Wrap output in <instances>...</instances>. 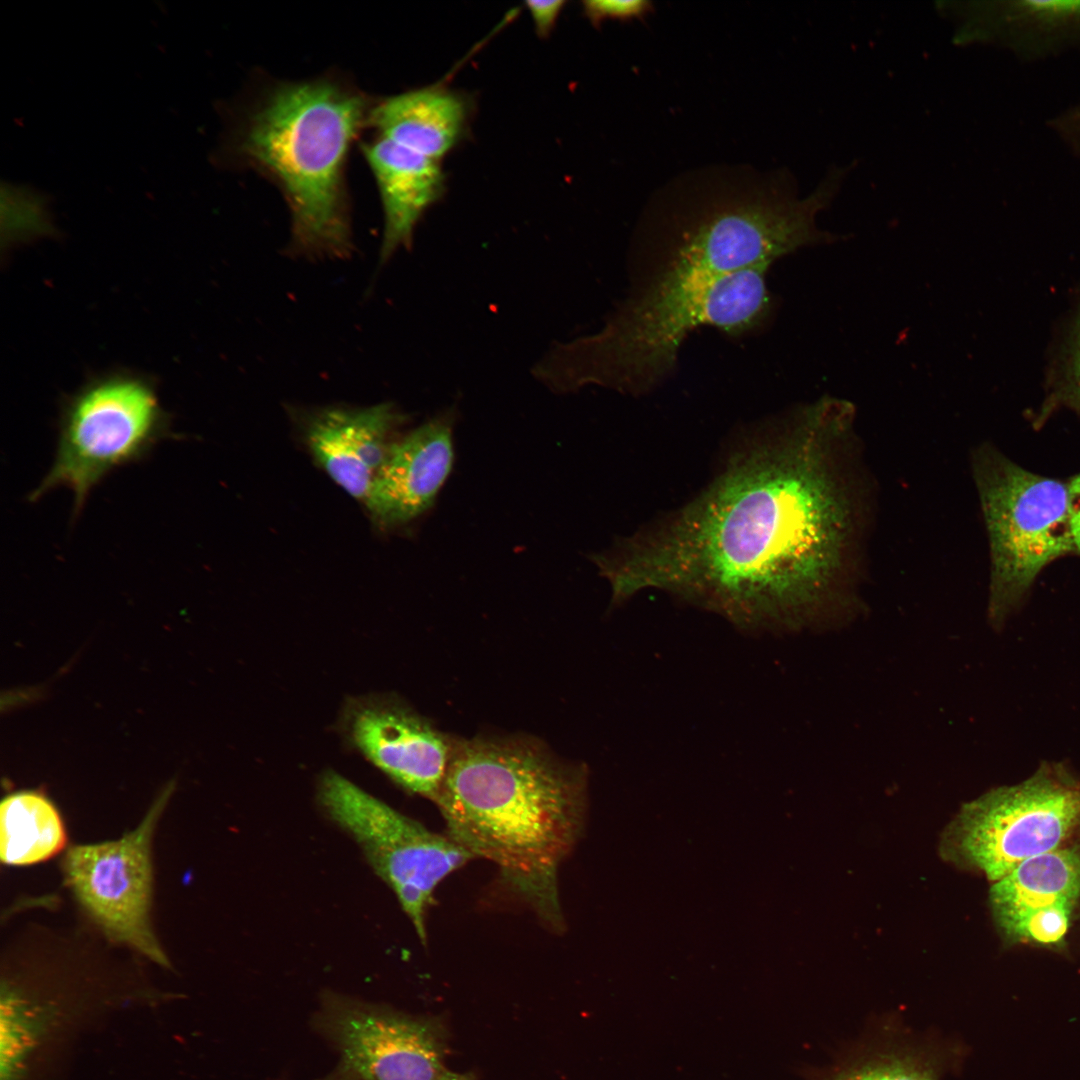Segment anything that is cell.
Returning a JSON list of instances; mask_svg holds the SVG:
<instances>
[{"mask_svg": "<svg viewBox=\"0 0 1080 1080\" xmlns=\"http://www.w3.org/2000/svg\"><path fill=\"white\" fill-rule=\"evenodd\" d=\"M168 416L152 385L135 376H107L66 401L51 468L30 501L54 488L74 495V515L113 470L143 459L170 435Z\"/></svg>", "mask_w": 1080, "mask_h": 1080, "instance_id": "7", "label": "cell"}, {"mask_svg": "<svg viewBox=\"0 0 1080 1080\" xmlns=\"http://www.w3.org/2000/svg\"><path fill=\"white\" fill-rule=\"evenodd\" d=\"M169 792L133 831L113 841L71 846L62 862L67 886L105 935L163 967L170 963L150 920L151 845Z\"/></svg>", "mask_w": 1080, "mask_h": 1080, "instance_id": "9", "label": "cell"}, {"mask_svg": "<svg viewBox=\"0 0 1080 1080\" xmlns=\"http://www.w3.org/2000/svg\"><path fill=\"white\" fill-rule=\"evenodd\" d=\"M46 1017L12 993L1 1001V1080H18Z\"/></svg>", "mask_w": 1080, "mask_h": 1080, "instance_id": "19", "label": "cell"}, {"mask_svg": "<svg viewBox=\"0 0 1080 1080\" xmlns=\"http://www.w3.org/2000/svg\"><path fill=\"white\" fill-rule=\"evenodd\" d=\"M1021 5L1030 14L1047 19L1080 16V0H1029Z\"/></svg>", "mask_w": 1080, "mask_h": 1080, "instance_id": "21", "label": "cell"}, {"mask_svg": "<svg viewBox=\"0 0 1080 1080\" xmlns=\"http://www.w3.org/2000/svg\"><path fill=\"white\" fill-rule=\"evenodd\" d=\"M466 120L462 96L430 86L376 98L366 131L439 160L458 143Z\"/></svg>", "mask_w": 1080, "mask_h": 1080, "instance_id": "16", "label": "cell"}, {"mask_svg": "<svg viewBox=\"0 0 1080 1080\" xmlns=\"http://www.w3.org/2000/svg\"><path fill=\"white\" fill-rule=\"evenodd\" d=\"M376 98L336 73L274 80L231 113L216 153L274 184L290 214L288 256L344 260L355 250L346 168Z\"/></svg>", "mask_w": 1080, "mask_h": 1080, "instance_id": "3", "label": "cell"}, {"mask_svg": "<svg viewBox=\"0 0 1080 1080\" xmlns=\"http://www.w3.org/2000/svg\"><path fill=\"white\" fill-rule=\"evenodd\" d=\"M361 152L374 176L383 211L378 265L410 248L416 226L444 191L439 160L369 133Z\"/></svg>", "mask_w": 1080, "mask_h": 1080, "instance_id": "15", "label": "cell"}, {"mask_svg": "<svg viewBox=\"0 0 1080 1080\" xmlns=\"http://www.w3.org/2000/svg\"><path fill=\"white\" fill-rule=\"evenodd\" d=\"M812 237L804 206L769 179L711 171L667 184L632 235L626 297L582 339L585 362L617 390L652 391L673 374L696 328L732 337L750 328L756 302L743 269H769Z\"/></svg>", "mask_w": 1080, "mask_h": 1080, "instance_id": "2", "label": "cell"}, {"mask_svg": "<svg viewBox=\"0 0 1080 1080\" xmlns=\"http://www.w3.org/2000/svg\"><path fill=\"white\" fill-rule=\"evenodd\" d=\"M583 7L593 24L605 19L641 18L653 9L652 3L645 0H589L583 2Z\"/></svg>", "mask_w": 1080, "mask_h": 1080, "instance_id": "20", "label": "cell"}, {"mask_svg": "<svg viewBox=\"0 0 1080 1080\" xmlns=\"http://www.w3.org/2000/svg\"><path fill=\"white\" fill-rule=\"evenodd\" d=\"M437 1080H474L469 1073H459L446 1070Z\"/></svg>", "mask_w": 1080, "mask_h": 1080, "instance_id": "25", "label": "cell"}, {"mask_svg": "<svg viewBox=\"0 0 1080 1080\" xmlns=\"http://www.w3.org/2000/svg\"><path fill=\"white\" fill-rule=\"evenodd\" d=\"M1063 399L1070 405L1080 408V324L1077 330L1067 382L1063 390Z\"/></svg>", "mask_w": 1080, "mask_h": 1080, "instance_id": "23", "label": "cell"}, {"mask_svg": "<svg viewBox=\"0 0 1080 1080\" xmlns=\"http://www.w3.org/2000/svg\"><path fill=\"white\" fill-rule=\"evenodd\" d=\"M565 1H528L527 8L539 35H547L555 24Z\"/></svg>", "mask_w": 1080, "mask_h": 1080, "instance_id": "22", "label": "cell"}, {"mask_svg": "<svg viewBox=\"0 0 1080 1080\" xmlns=\"http://www.w3.org/2000/svg\"><path fill=\"white\" fill-rule=\"evenodd\" d=\"M852 416L849 402L823 397L759 430L693 500L593 556L613 600L658 589L745 630L809 622L849 533L830 454Z\"/></svg>", "mask_w": 1080, "mask_h": 1080, "instance_id": "1", "label": "cell"}, {"mask_svg": "<svg viewBox=\"0 0 1080 1080\" xmlns=\"http://www.w3.org/2000/svg\"><path fill=\"white\" fill-rule=\"evenodd\" d=\"M66 843L61 817L37 791H19L0 806V858L4 864L30 865L59 853Z\"/></svg>", "mask_w": 1080, "mask_h": 1080, "instance_id": "17", "label": "cell"}, {"mask_svg": "<svg viewBox=\"0 0 1080 1080\" xmlns=\"http://www.w3.org/2000/svg\"><path fill=\"white\" fill-rule=\"evenodd\" d=\"M1080 822V781L1043 763L1026 781L966 803L945 829L940 850L954 864L995 882L1022 862L1058 849Z\"/></svg>", "mask_w": 1080, "mask_h": 1080, "instance_id": "6", "label": "cell"}, {"mask_svg": "<svg viewBox=\"0 0 1080 1080\" xmlns=\"http://www.w3.org/2000/svg\"><path fill=\"white\" fill-rule=\"evenodd\" d=\"M406 419L391 402L326 406L302 415L305 439L315 460L335 483L363 503L396 441L397 428Z\"/></svg>", "mask_w": 1080, "mask_h": 1080, "instance_id": "12", "label": "cell"}, {"mask_svg": "<svg viewBox=\"0 0 1080 1080\" xmlns=\"http://www.w3.org/2000/svg\"><path fill=\"white\" fill-rule=\"evenodd\" d=\"M319 800L394 891L425 943L426 913L434 890L473 856L448 835L428 830L337 773L323 776Z\"/></svg>", "mask_w": 1080, "mask_h": 1080, "instance_id": "8", "label": "cell"}, {"mask_svg": "<svg viewBox=\"0 0 1080 1080\" xmlns=\"http://www.w3.org/2000/svg\"><path fill=\"white\" fill-rule=\"evenodd\" d=\"M1068 511L1074 551L1080 555V473L1067 482Z\"/></svg>", "mask_w": 1080, "mask_h": 1080, "instance_id": "24", "label": "cell"}, {"mask_svg": "<svg viewBox=\"0 0 1080 1080\" xmlns=\"http://www.w3.org/2000/svg\"><path fill=\"white\" fill-rule=\"evenodd\" d=\"M454 419L447 410L392 444L364 503L377 523L405 524L433 505L453 465Z\"/></svg>", "mask_w": 1080, "mask_h": 1080, "instance_id": "13", "label": "cell"}, {"mask_svg": "<svg viewBox=\"0 0 1080 1080\" xmlns=\"http://www.w3.org/2000/svg\"><path fill=\"white\" fill-rule=\"evenodd\" d=\"M350 732L377 768L408 791L434 801L451 744L426 720L399 705L365 704L353 712Z\"/></svg>", "mask_w": 1080, "mask_h": 1080, "instance_id": "14", "label": "cell"}, {"mask_svg": "<svg viewBox=\"0 0 1080 1080\" xmlns=\"http://www.w3.org/2000/svg\"><path fill=\"white\" fill-rule=\"evenodd\" d=\"M1080 896V848L1030 858L993 882L990 904L1011 939L1053 945L1065 936Z\"/></svg>", "mask_w": 1080, "mask_h": 1080, "instance_id": "11", "label": "cell"}, {"mask_svg": "<svg viewBox=\"0 0 1080 1080\" xmlns=\"http://www.w3.org/2000/svg\"><path fill=\"white\" fill-rule=\"evenodd\" d=\"M325 1016L338 1080H437L447 1070L444 1032L430 1020L336 997Z\"/></svg>", "mask_w": 1080, "mask_h": 1080, "instance_id": "10", "label": "cell"}, {"mask_svg": "<svg viewBox=\"0 0 1080 1080\" xmlns=\"http://www.w3.org/2000/svg\"><path fill=\"white\" fill-rule=\"evenodd\" d=\"M945 1058L927 1044L885 1039L861 1047L815 1080H941Z\"/></svg>", "mask_w": 1080, "mask_h": 1080, "instance_id": "18", "label": "cell"}, {"mask_svg": "<svg viewBox=\"0 0 1080 1080\" xmlns=\"http://www.w3.org/2000/svg\"><path fill=\"white\" fill-rule=\"evenodd\" d=\"M975 466L991 553L988 615L1000 626L1045 566L1075 553L1068 487L992 449L982 450Z\"/></svg>", "mask_w": 1080, "mask_h": 1080, "instance_id": "5", "label": "cell"}, {"mask_svg": "<svg viewBox=\"0 0 1080 1080\" xmlns=\"http://www.w3.org/2000/svg\"><path fill=\"white\" fill-rule=\"evenodd\" d=\"M583 784L536 744L474 739L451 744L434 802L451 839L558 924L557 872L579 832Z\"/></svg>", "mask_w": 1080, "mask_h": 1080, "instance_id": "4", "label": "cell"}]
</instances>
